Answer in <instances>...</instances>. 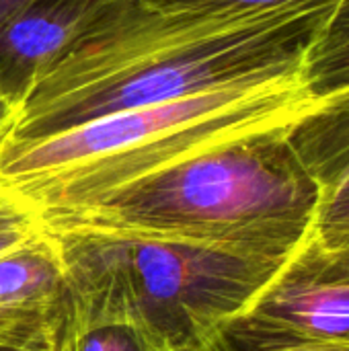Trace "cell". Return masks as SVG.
Masks as SVG:
<instances>
[{
  "instance_id": "obj_1",
  "label": "cell",
  "mask_w": 349,
  "mask_h": 351,
  "mask_svg": "<svg viewBox=\"0 0 349 351\" xmlns=\"http://www.w3.org/2000/svg\"><path fill=\"white\" fill-rule=\"evenodd\" d=\"M329 10L255 16L113 0L35 76L0 142L39 140L109 113L300 76L306 45Z\"/></svg>"
},
{
  "instance_id": "obj_2",
  "label": "cell",
  "mask_w": 349,
  "mask_h": 351,
  "mask_svg": "<svg viewBox=\"0 0 349 351\" xmlns=\"http://www.w3.org/2000/svg\"><path fill=\"white\" fill-rule=\"evenodd\" d=\"M290 125L222 138L41 222L45 228L93 226L286 261L313 234L321 202L319 185L290 142Z\"/></svg>"
},
{
  "instance_id": "obj_3",
  "label": "cell",
  "mask_w": 349,
  "mask_h": 351,
  "mask_svg": "<svg viewBox=\"0 0 349 351\" xmlns=\"http://www.w3.org/2000/svg\"><path fill=\"white\" fill-rule=\"evenodd\" d=\"M313 103L294 76L109 113L39 140L0 142V187L45 220L222 138L294 121Z\"/></svg>"
},
{
  "instance_id": "obj_4",
  "label": "cell",
  "mask_w": 349,
  "mask_h": 351,
  "mask_svg": "<svg viewBox=\"0 0 349 351\" xmlns=\"http://www.w3.org/2000/svg\"><path fill=\"white\" fill-rule=\"evenodd\" d=\"M62 257L68 319L123 325L163 351H189L243 315L284 261L93 226L45 228Z\"/></svg>"
},
{
  "instance_id": "obj_5",
  "label": "cell",
  "mask_w": 349,
  "mask_h": 351,
  "mask_svg": "<svg viewBox=\"0 0 349 351\" xmlns=\"http://www.w3.org/2000/svg\"><path fill=\"white\" fill-rule=\"evenodd\" d=\"M243 315L276 331L349 348V247H329L311 234Z\"/></svg>"
},
{
  "instance_id": "obj_6",
  "label": "cell",
  "mask_w": 349,
  "mask_h": 351,
  "mask_svg": "<svg viewBox=\"0 0 349 351\" xmlns=\"http://www.w3.org/2000/svg\"><path fill=\"white\" fill-rule=\"evenodd\" d=\"M68 315V284L47 230L0 255V348L53 351Z\"/></svg>"
},
{
  "instance_id": "obj_7",
  "label": "cell",
  "mask_w": 349,
  "mask_h": 351,
  "mask_svg": "<svg viewBox=\"0 0 349 351\" xmlns=\"http://www.w3.org/2000/svg\"><path fill=\"white\" fill-rule=\"evenodd\" d=\"M288 136L321 191L313 234L329 247H349V86L315 99Z\"/></svg>"
},
{
  "instance_id": "obj_8",
  "label": "cell",
  "mask_w": 349,
  "mask_h": 351,
  "mask_svg": "<svg viewBox=\"0 0 349 351\" xmlns=\"http://www.w3.org/2000/svg\"><path fill=\"white\" fill-rule=\"evenodd\" d=\"M113 0H25L0 25V90L19 105L35 76Z\"/></svg>"
},
{
  "instance_id": "obj_9",
  "label": "cell",
  "mask_w": 349,
  "mask_h": 351,
  "mask_svg": "<svg viewBox=\"0 0 349 351\" xmlns=\"http://www.w3.org/2000/svg\"><path fill=\"white\" fill-rule=\"evenodd\" d=\"M300 76L315 99L349 86V0H337L319 23L306 45Z\"/></svg>"
},
{
  "instance_id": "obj_10",
  "label": "cell",
  "mask_w": 349,
  "mask_h": 351,
  "mask_svg": "<svg viewBox=\"0 0 349 351\" xmlns=\"http://www.w3.org/2000/svg\"><path fill=\"white\" fill-rule=\"evenodd\" d=\"M189 351H349V348L296 337L239 315L216 327L202 343Z\"/></svg>"
},
{
  "instance_id": "obj_11",
  "label": "cell",
  "mask_w": 349,
  "mask_h": 351,
  "mask_svg": "<svg viewBox=\"0 0 349 351\" xmlns=\"http://www.w3.org/2000/svg\"><path fill=\"white\" fill-rule=\"evenodd\" d=\"M53 351H163L123 325H80L66 317Z\"/></svg>"
},
{
  "instance_id": "obj_12",
  "label": "cell",
  "mask_w": 349,
  "mask_h": 351,
  "mask_svg": "<svg viewBox=\"0 0 349 351\" xmlns=\"http://www.w3.org/2000/svg\"><path fill=\"white\" fill-rule=\"evenodd\" d=\"M165 6H181L193 10L232 12V14H294L329 10L337 0H148Z\"/></svg>"
},
{
  "instance_id": "obj_13",
  "label": "cell",
  "mask_w": 349,
  "mask_h": 351,
  "mask_svg": "<svg viewBox=\"0 0 349 351\" xmlns=\"http://www.w3.org/2000/svg\"><path fill=\"white\" fill-rule=\"evenodd\" d=\"M45 230L39 214L21 197L0 187V255Z\"/></svg>"
},
{
  "instance_id": "obj_14",
  "label": "cell",
  "mask_w": 349,
  "mask_h": 351,
  "mask_svg": "<svg viewBox=\"0 0 349 351\" xmlns=\"http://www.w3.org/2000/svg\"><path fill=\"white\" fill-rule=\"evenodd\" d=\"M14 113H16V105L0 90V140L6 136V132L10 130L12 125V119H14Z\"/></svg>"
},
{
  "instance_id": "obj_15",
  "label": "cell",
  "mask_w": 349,
  "mask_h": 351,
  "mask_svg": "<svg viewBox=\"0 0 349 351\" xmlns=\"http://www.w3.org/2000/svg\"><path fill=\"white\" fill-rule=\"evenodd\" d=\"M25 0H0V25L8 19L12 10H16Z\"/></svg>"
},
{
  "instance_id": "obj_16",
  "label": "cell",
  "mask_w": 349,
  "mask_h": 351,
  "mask_svg": "<svg viewBox=\"0 0 349 351\" xmlns=\"http://www.w3.org/2000/svg\"><path fill=\"white\" fill-rule=\"evenodd\" d=\"M0 351H8V350H2V348H0Z\"/></svg>"
}]
</instances>
